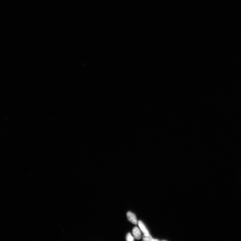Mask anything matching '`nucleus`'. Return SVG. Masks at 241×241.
<instances>
[{"label":"nucleus","instance_id":"nucleus-1","mask_svg":"<svg viewBox=\"0 0 241 241\" xmlns=\"http://www.w3.org/2000/svg\"><path fill=\"white\" fill-rule=\"evenodd\" d=\"M128 220L131 222V223L134 224L135 225H137L138 224L136 215L130 211H129L127 214Z\"/></svg>","mask_w":241,"mask_h":241},{"label":"nucleus","instance_id":"nucleus-2","mask_svg":"<svg viewBox=\"0 0 241 241\" xmlns=\"http://www.w3.org/2000/svg\"><path fill=\"white\" fill-rule=\"evenodd\" d=\"M133 233L134 234V237L137 240L140 239L141 237V235L140 230H139L138 228L137 227H135L133 230Z\"/></svg>","mask_w":241,"mask_h":241},{"label":"nucleus","instance_id":"nucleus-3","mask_svg":"<svg viewBox=\"0 0 241 241\" xmlns=\"http://www.w3.org/2000/svg\"><path fill=\"white\" fill-rule=\"evenodd\" d=\"M138 224L139 227H140L144 235H147L149 234V232L148 231L144 224L141 221L139 220L138 222Z\"/></svg>","mask_w":241,"mask_h":241},{"label":"nucleus","instance_id":"nucleus-4","mask_svg":"<svg viewBox=\"0 0 241 241\" xmlns=\"http://www.w3.org/2000/svg\"><path fill=\"white\" fill-rule=\"evenodd\" d=\"M126 240L127 241H134V239L131 235V234L129 233L127 234L126 236Z\"/></svg>","mask_w":241,"mask_h":241}]
</instances>
